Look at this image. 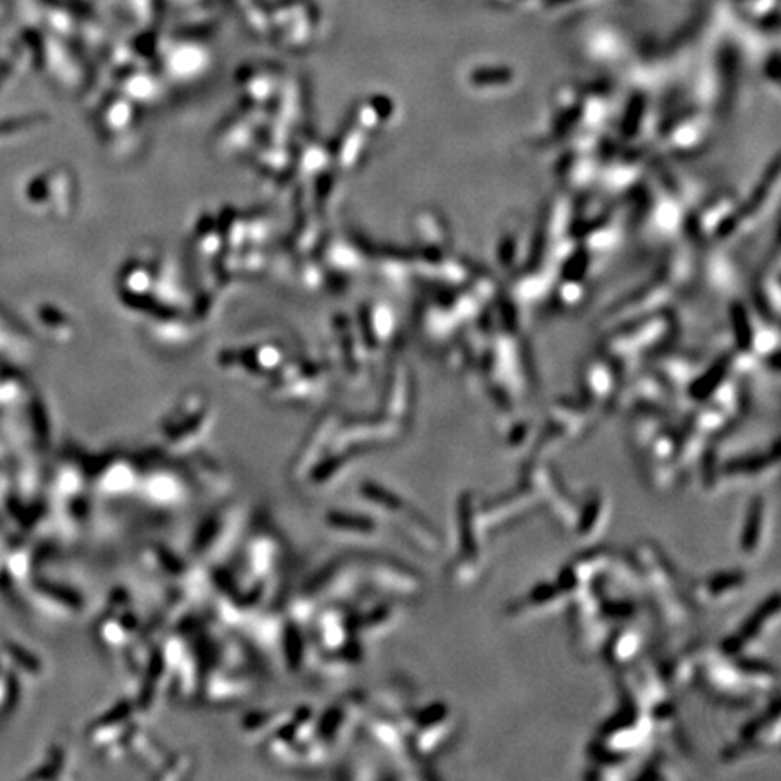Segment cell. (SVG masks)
I'll return each mask as SVG.
<instances>
[{
  "instance_id": "1",
  "label": "cell",
  "mask_w": 781,
  "mask_h": 781,
  "mask_svg": "<svg viewBox=\"0 0 781 781\" xmlns=\"http://www.w3.org/2000/svg\"><path fill=\"white\" fill-rule=\"evenodd\" d=\"M138 488L147 492L148 498L159 505H178L186 498V483L171 472H152L147 478H139Z\"/></svg>"
},
{
  "instance_id": "2",
  "label": "cell",
  "mask_w": 781,
  "mask_h": 781,
  "mask_svg": "<svg viewBox=\"0 0 781 781\" xmlns=\"http://www.w3.org/2000/svg\"><path fill=\"white\" fill-rule=\"evenodd\" d=\"M743 584H745V577L740 572L736 573H720V575L711 577L709 580H705L700 586V593L698 595L702 599H712V600H722L727 599L729 595H735V592H742Z\"/></svg>"
},
{
  "instance_id": "3",
  "label": "cell",
  "mask_w": 781,
  "mask_h": 781,
  "mask_svg": "<svg viewBox=\"0 0 781 781\" xmlns=\"http://www.w3.org/2000/svg\"><path fill=\"white\" fill-rule=\"evenodd\" d=\"M326 523L335 532H355V534H373L376 525L364 515H353L346 512H331L326 518Z\"/></svg>"
},
{
  "instance_id": "4",
  "label": "cell",
  "mask_w": 781,
  "mask_h": 781,
  "mask_svg": "<svg viewBox=\"0 0 781 781\" xmlns=\"http://www.w3.org/2000/svg\"><path fill=\"white\" fill-rule=\"evenodd\" d=\"M638 646H640V633L635 628H624L619 635L611 638V646L608 651H610L611 660L626 662L633 658Z\"/></svg>"
},
{
  "instance_id": "5",
  "label": "cell",
  "mask_w": 781,
  "mask_h": 781,
  "mask_svg": "<svg viewBox=\"0 0 781 781\" xmlns=\"http://www.w3.org/2000/svg\"><path fill=\"white\" fill-rule=\"evenodd\" d=\"M606 503L600 495H593V499H590L586 507H584V515L583 521H580V534L584 538H592V534L595 535L597 530L603 526V519H606Z\"/></svg>"
},
{
  "instance_id": "6",
  "label": "cell",
  "mask_w": 781,
  "mask_h": 781,
  "mask_svg": "<svg viewBox=\"0 0 781 781\" xmlns=\"http://www.w3.org/2000/svg\"><path fill=\"white\" fill-rule=\"evenodd\" d=\"M747 526L745 532H743V548L745 552L752 553L758 548L760 541H762V530H763V508L762 505L756 503L755 508L750 510L749 518H747Z\"/></svg>"
}]
</instances>
